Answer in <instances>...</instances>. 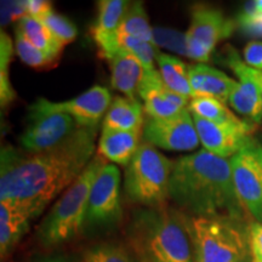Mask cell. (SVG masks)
<instances>
[{"instance_id": "obj_33", "label": "cell", "mask_w": 262, "mask_h": 262, "mask_svg": "<svg viewBox=\"0 0 262 262\" xmlns=\"http://www.w3.org/2000/svg\"><path fill=\"white\" fill-rule=\"evenodd\" d=\"M244 62L255 70L262 71V42L250 41L243 50Z\"/></svg>"}, {"instance_id": "obj_9", "label": "cell", "mask_w": 262, "mask_h": 262, "mask_svg": "<svg viewBox=\"0 0 262 262\" xmlns=\"http://www.w3.org/2000/svg\"><path fill=\"white\" fill-rule=\"evenodd\" d=\"M122 216L120 171L114 164L106 163L91 187L84 227L90 231L113 227Z\"/></svg>"}, {"instance_id": "obj_3", "label": "cell", "mask_w": 262, "mask_h": 262, "mask_svg": "<svg viewBox=\"0 0 262 262\" xmlns=\"http://www.w3.org/2000/svg\"><path fill=\"white\" fill-rule=\"evenodd\" d=\"M127 237L140 262H194L185 214L168 208L135 212Z\"/></svg>"}, {"instance_id": "obj_4", "label": "cell", "mask_w": 262, "mask_h": 262, "mask_svg": "<svg viewBox=\"0 0 262 262\" xmlns=\"http://www.w3.org/2000/svg\"><path fill=\"white\" fill-rule=\"evenodd\" d=\"M194 262H250L249 226L241 219L185 214Z\"/></svg>"}, {"instance_id": "obj_15", "label": "cell", "mask_w": 262, "mask_h": 262, "mask_svg": "<svg viewBox=\"0 0 262 262\" xmlns=\"http://www.w3.org/2000/svg\"><path fill=\"white\" fill-rule=\"evenodd\" d=\"M111 103L112 97L107 88L95 85L79 96L63 102H52V106L73 117L80 126L97 127Z\"/></svg>"}, {"instance_id": "obj_27", "label": "cell", "mask_w": 262, "mask_h": 262, "mask_svg": "<svg viewBox=\"0 0 262 262\" xmlns=\"http://www.w3.org/2000/svg\"><path fill=\"white\" fill-rule=\"evenodd\" d=\"M16 41L15 49L18 57L29 67L37 68V70H44L50 67L57 61V56L49 55L47 52L41 51L40 49L32 44L21 32L16 31Z\"/></svg>"}, {"instance_id": "obj_18", "label": "cell", "mask_w": 262, "mask_h": 262, "mask_svg": "<svg viewBox=\"0 0 262 262\" xmlns=\"http://www.w3.org/2000/svg\"><path fill=\"white\" fill-rule=\"evenodd\" d=\"M142 130L123 131L102 129L97 143V155L104 160L127 166L142 143Z\"/></svg>"}, {"instance_id": "obj_13", "label": "cell", "mask_w": 262, "mask_h": 262, "mask_svg": "<svg viewBox=\"0 0 262 262\" xmlns=\"http://www.w3.org/2000/svg\"><path fill=\"white\" fill-rule=\"evenodd\" d=\"M228 66L239 81H235L229 95L228 103L235 112L250 123L260 124L262 120V93L248 72V64L238 57L237 52L229 48Z\"/></svg>"}, {"instance_id": "obj_6", "label": "cell", "mask_w": 262, "mask_h": 262, "mask_svg": "<svg viewBox=\"0 0 262 262\" xmlns=\"http://www.w3.org/2000/svg\"><path fill=\"white\" fill-rule=\"evenodd\" d=\"M172 166L173 162L142 141L125 170L124 191L127 199L147 208H162L169 198Z\"/></svg>"}, {"instance_id": "obj_7", "label": "cell", "mask_w": 262, "mask_h": 262, "mask_svg": "<svg viewBox=\"0 0 262 262\" xmlns=\"http://www.w3.org/2000/svg\"><path fill=\"white\" fill-rule=\"evenodd\" d=\"M80 125L70 114L60 112L47 98H38L28 110V123L19 145L27 153L54 149L77 133Z\"/></svg>"}, {"instance_id": "obj_29", "label": "cell", "mask_w": 262, "mask_h": 262, "mask_svg": "<svg viewBox=\"0 0 262 262\" xmlns=\"http://www.w3.org/2000/svg\"><path fill=\"white\" fill-rule=\"evenodd\" d=\"M39 19L47 26L49 31L54 34V37L56 38L63 47L70 44V42H72L75 38H77L78 29L75 27L73 22L70 21L66 16L55 12L54 10L48 12L47 15H44Z\"/></svg>"}, {"instance_id": "obj_34", "label": "cell", "mask_w": 262, "mask_h": 262, "mask_svg": "<svg viewBox=\"0 0 262 262\" xmlns=\"http://www.w3.org/2000/svg\"><path fill=\"white\" fill-rule=\"evenodd\" d=\"M26 15L34 18H40L48 12L52 11V3L47 0H27L25 2Z\"/></svg>"}, {"instance_id": "obj_1", "label": "cell", "mask_w": 262, "mask_h": 262, "mask_svg": "<svg viewBox=\"0 0 262 262\" xmlns=\"http://www.w3.org/2000/svg\"><path fill=\"white\" fill-rule=\"evenodd\" d=\"M97 127L80 126L56 148L41 153L4 147L0 162V202L19 206L33 219L64 192L95 157Z\"/></svg>"}, {"instance_id": "obj_12", "label": "cell", "mask_w": 262, "mask_h": 262, "mask_svg": "<svg viewBox=\"0 0 262 262\" xmlns=\"http://www.w3.org/2000/svg\"><path fill=\"white\" fill-rule=\"evenodd\" d=\"M139 97L143 101V111L147 117L165 119L172 118L188 110L191 100L170 90L160 77L159 71H146Z\"/></svg>"}, {"instance_id": "obj_16", "label": "cell", "mask_w": 262, "mask_h": 262, "mask_svg": "<svg viewBox=\"0 0 262 262\" xmlns=\"http://www.w3.org/2000/svg\"><path fill=\"white\" fill-rule=\"evenodd\" d=\"M111 63V84L125 97L139 101L141 85L146 75V68L139 58L125 50H119L108 58Z\"/></svg>"}, {"instance_id": "obj_10", "label": "cell", "mask_w": 262, "mask_h": 262, "mask_svg": "<svg viewBox=\"0 0 262 262\" xmlns=\"http://www.w3.org/2000/svg\"><path fill=\"white\" fill-rule=\"evenodd\" d=\"M142 140L156 148L173 152L193 150L201 143L194 120L188 110L165 119L147 117L142 127Z\"/></svg>"}, {"instance_id": "obj_21", "label": "cell", "mask_w": 262, "mask_h": 262, "mask_svg": "<svg viewBox=\"0 0 262 262\" xmlns=\"http://www.w3.org/2000/svg\"><path fill=\"white\" fill-rule=\"evenodd\" d=\"M129 2L124 0H102L98 2L97 18L93 28V35L97 47H102L113 37L125 15Z\"/></svg>"}, {"instance_id": "obj_11", "label": "cell", "mask_w": 262, "mask_h": 262, "mask_svg": "<svg viewBox=\"0 0 262 262\" xmlns=\"http://www.w3.org/2000/svg\"><path fill=\"white\" fill-rule=\"evenodd\" d=\"M192 117L204 149L224 159H231L254 140L251 137V125H222L208 122L202 118Z\"/></svg>"}, {"instance_id": "obj_22", "label": "cell", "mask_w": 262, "mask_h": 262, "mask_svg": "<svg viewBox=\"0 0 262 262\" xmlns=\"http://www.w3.org/2000/svg\"><path fill=\"white\" fill-rule=\"evenodd\" d=\"M157 64L159 67L160 77L164 84L170 90L175 91L176 94L182 96L193 98V93L189 84V67L185 64V62L179 60L178 57L170 56L166 54H158L157 56Z\"/></svg>"}, {"instance_id": "obj_24", "label": "cell", "mask_w": 262, "mask_h": 262, "mask_svg": "<svg viewBox=\"0 0 262 262\" xmlns=\"http://www.w3.org/2000/svg\"><path fill=\"white\" fill-rule=\"evenodd\" d=\"M16 31L21 32L34 47L49 55L60 56L63 45L54 37L40 19L25 15L18 17L16 22Z\"/></svg>"}, {"instance_id": "obj_8", "label": "cell", "mask_w": 262, "mask_h": 262, "mask_svg": "<svg viewBox=\"0 0 262 262\" xmlns=\"http://www.w3.org/2000/svg\"><path fill=\"white\" fill-rule=\"evenodd\" d=\"M229 164L239 202L247 214L262 224V145L254 139Z\"/></svg>"}, {"instance_id": "obj_32", "label": "cell", "mask_w": 262, "mask_h": 262, "mask_svg": "<svg viewBox=\"0 0 262 262\" xmlns=\"http://www.w3.org/2000/svg\"><path fill=\"white\" fill-rule=\"evenodd\" d=\"M249 244L251 262H262V224L251 222L249 225Z\"/></svg>"}, {"instance_id": "obj_23", "label": "cell", "mask_w": 262, "mask_h": 262, "mask_svg": "<svg viewBox=\"0 0 262 262\" xmlns=\"http://www.w3.org/2000/svg\"><path fill=\"white\" fill-rule=\"evenodd\" d=\"M188 111L192 116L202 118L208 122L222 125L247 126L250 124L238 118L226 103L211 97H193L189 102Z\"/></svg>"}, {"instance_id": "obj_19", "label": "cell", "mask_w": 262, "mask_h": 262, "mask_svg": "<svg viewBox=\"0 0 262 262\" xmlns=\"http://www.w3.org/2000/svg\"><path fill=\"white\" fill-rule=\"evenodd\" d=\"M32 217L19 206L0 202V253L4 257L12 251L29 227Z\"/></svg>"}, {"instance_id": "obj_2", "label": "cell", "mask_w": 262, "mask_h": 262, "mask_svg": "<svg viewBox=\"0 0 262 262\" xmlns=\"http://www.w3.org/2000/svg\"><path fill=\"white\" fill-rule=\"evenodd\" d=\"M169 198L192 216L243 220L228 159L202 149L173 162Z\"/></svg>"}, {"instance_id": "obj_28", "label": "cell", "mask_w": 262, "mask_h": 262, "mask_svg": "<svg viewBox=\"0 0 262 262\" xmlns=\"http://www.w3.org/2000/svg\"><path fill=\"white\" fill-rule=\"evenodd\" d=\"M84 262H140L136 255L125 247L114 243H101L88 249Z\"/></svg>"}, {"instance_id": "obj_30", "label": "cell", "mask_w": 262, "mask_h": 262, "mask_svg": "<svg viewBox=\"0 0 262 262\" xmlns=\"http://www.w3.org/2000/svg\"><path fill=\"white\" fill-rule=\"evenodd\" d=\"M153 39L158 47L166 48L176 54L188 57L186 33H180L169 28H153Z\"/></svg>"}, {"instance_id": "obj_36", "label": "cell", "mask_w": 262, "mask_h": 262, "mask_svg": "<svg viewBox=\"0 0 262 262\" xmlns=\"http://www.w3.org/2000/svg\"><path fill=\"white\" fill-rule=\"evenodd\" d=\"M33 262H73L68 258L61 257V256H50V257H40L34 260Z\"/></svg>"}, {"instance_id": "obj_5", "label": "cell", "mask_w": 262, "mask_h": 262, "mask_svg": "<svg viewBox=\"0 0 262 262\" xmlns=\"http://www.w3.org/2000/svg\"><path fill=\"white\" fill-rule=\"evenodd\" d=\"M107 160L95 155L79 178L57 199L38 228V238L45 247L72 241L85 226L90 191Z\"/></svg>"}, {"instance_id": "obj_31", "label": "cell", "mask_w": 262, "mask_h": 262, "mask_svg": "<svg viewBox=\"0 0 262 262\" xmlns=\"http://www.w3.org/2000/svg\"><path fill=\"white\" fill-rule=\"evenodd\" d=\"M237 25L248 35L262 38V12L255 10L251 4L238 16Z\"/></svg>"}, {"instance_id": "obj_17", "label": "cell", "mask_w": 262, "mask_h": 262, "mask_svg": "<svg viewBox=\"0 0 262 262\" xmlns=\"http://www.w3.org/2000/svg\"><path fill=\"white\" fill-rule=\"evenodd\" d=\"M189 84L193 97H211L227 103L235 80L214 67L196 63L189 66Z\"/></svg>"}, {"instance_id": "obj_20", "label": "cell", "mask_w": 262, "mask_h": 262, "mask_svg": "<svg viewBox=\"0 0 262 262\" xmlns=\"http://www.w3.org/2000/svg\"><path fill=\"white\" fill-rule=\"evenodd\" d=\"M143 107L136 100L118 96L114 98L104 116L102 129L134 131L142 130Z\"/></svg>"}, {"instance_id": "obj_26", "label": "cell", "mask_w": 262, "mask_h": 262, "mask_svg": "<svg viewBox=\"0 0 262 262\" xmlns=\"http://www.w3.org/2000/svg\"><path fill=\"white\" fill-rule=\"evenodd\" d=\"M14 44L8 34L2 32L0 35V100L2 107L8 106L15 100V90L9 79V66L14 55Z\"/></svg>"}, {"instance_id": "obj_25", "label": "cell", "mask_w": 262, "mask_h": 262, "mask_svg": "<svg viewBox=\"0 0 262 262\" xmlns=\"http://www.w3.org/2000/svg\"><path fill=\"white\" fill-rule=\"evenodd\" d=\"M113 37H134L155 44L153 28L149 26L148 16H147L142 3H130L122 22H120L119 28L114 33Z\"/></svg>"}, {"instance_id": "obj_35", "label": "cell", "mask_w": 262, "mask_h": 262, "mask_svg": "<svg viewBox=\"0 0 262 262\" xmlns=\"http://www.w3.org/2000/svg\"><path fill=\"white\" fill-rule=\"evenodd\" d=\"M248 72H249V74H250V77L253 78V80L257 84L258 89H260L262 93V71L255 70V68L248 66Z\"/></svg>"}, {"instance_id": "obj_14", "label": "cell", "mask_w": 262, "mask_h": 262, "mask_svg": "<svg viewBox=\"0 0 262 262\" xmlns=\"http://www.w3.org/2000/svg\"><path fill=\"white\" fill-rule=\"evenodd\" d=\"M234 29V21L225 17L220 10L199 5L193 9L191 25L186 35L188 40L212 54L219 41L231 37Z\"/></svg>"}]
</instances>
